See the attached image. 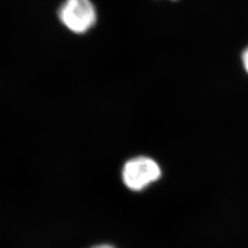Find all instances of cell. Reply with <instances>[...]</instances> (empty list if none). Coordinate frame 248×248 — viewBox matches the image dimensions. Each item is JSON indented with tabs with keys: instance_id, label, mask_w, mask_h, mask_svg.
I'll return each instance as SVG.
<instances>
[{
	"instance_id": "2",
	"label": "cell",
	"mask_w": 248,
	"mask_h": 248,
	"mask_svg": "<svg viewBox=\"0 0 248 248\" xmlns=\"http://www.w3.org/2000/svg\"><path fill=\"white\" fill-rule=\"evenodd\" d=\"M162 177V169L155 159L145 155H139L127 160L122 169L124 185L132 191L140 192Z\"/></svg>"
},
{
	"instance_id": "1",
	"label": "cell",
	"mask_w": 248,
	"mask_h": 248,
	"mask_svg": "<svg viewBox=\"0 0 248 248\" xmlns=\"http://www.w3.org/2000/svg\"><path fill=\"white\" fill-rule=\"evenodd\" d=\"M62 26L76 35H85L98 22V10L92 0H63L57 9Z\"/></svg>"
},
{
	"instance_id": "3",
	"label": "cell",
	"mask_w": 248,
	"mask_h": 248,
	"mask_svg": "<svg viewBox=\"0 0 248 248\" xmlns=\"http://www.w3.org/2000/svg\"><path fill=\"white\" fill-rule=\"evenodd\" d=\"M242 63H243L244 69L248 74V46L242 53Z\"/></svg>"
},
{
	"instance_id": "5",
	"label": "cell",
	"mask_w": 248,
	"mask_h": 248,
	"mask_svg": "<svg viewBox=\"0 0 248 248\" xmlns=\"http://www.w3.org/2000/svg\"><path fill=\"white\" fill-rule=\"evenodd\" d=\"M171 1H177V0H171Z\"/></svg>"
},
{
	"instance_id": "4",
	"label": "cell",
	"mask_w": 248,
	"mask_h": 248,
	"mask_svg": "<svg viewBox=\"0 0 248 248\" xmlns=\"http://www.w3.org/2000/svg\"><path fill=\"white\" fill-rule=\"evenodd\" d=\"M116 248L115 247L111 246V245H108V244H100V245H97V246H94L92 248Z\"/></svg>"
}]
</instances>
